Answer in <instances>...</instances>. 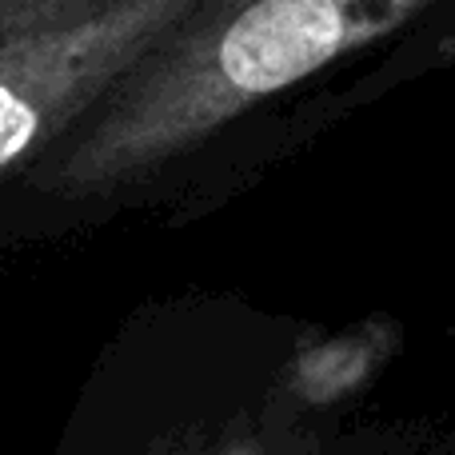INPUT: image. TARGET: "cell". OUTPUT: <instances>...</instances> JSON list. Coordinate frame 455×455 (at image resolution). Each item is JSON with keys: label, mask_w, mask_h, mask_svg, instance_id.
Instances as JSON below:
<instances>
[{"label": "cell", "mask_w": 455, "mask_h": 455, "mask_svg": "<svg viewBox=\"0 0 455 455\" xmlns=\"http://www.w3.org/2000/svg\"><path fill=\"white\" fill-rule=\"evenodd\" d=\"M448 0H196L24 172L92 204L172 168L216 132Z\"/></svg>", "instance_id": "6da1fadb"}, {"label": "cell", "mask_w": 455, "mask_h": 455, "mask_svg": "<svg viewBox=\"0 0 455 455\" xmlns=\"http://www.w3.org/2000/svg\"><path fill=\"white\" fill-rule=\"evenodd\" d=\"M196 0H124L64 32L0 40V176L36 160Z\"/></svg>", "instance_id": "7a4b0ae2"}, {"label": "cell", "mask_w": 455, "mask_h": 455, "mask_svg": "<svg viewBox=\"0 0 455 455\" xmlns=\"http://www.w3.org/2000/svg\"><path fill=\"white\" fill-rule=\"evenodd\" d=\"M124 0H0V40L64 32L112 12Z\"/></svg>", "instance_id": "3957f363"}]
</instances>
